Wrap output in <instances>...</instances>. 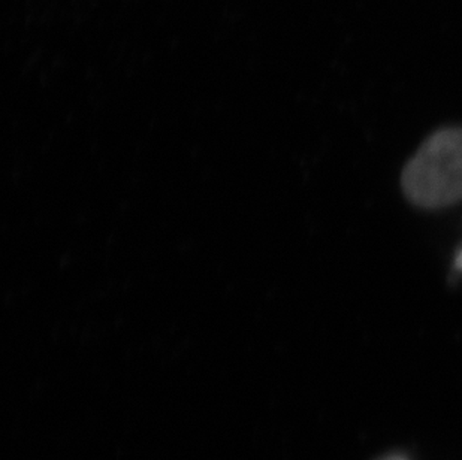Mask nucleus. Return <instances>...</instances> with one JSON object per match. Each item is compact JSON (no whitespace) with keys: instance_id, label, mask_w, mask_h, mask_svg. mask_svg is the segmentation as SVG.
I'll use <instances>...</instances> for the list:
<instances>
[{"instance_id":"obj_1","label":"nucleus","mask_w":462,"mask_h":460,"mask_svg":"<svg viewBox=\"0 0 462 460\" xmlns=\"http://www.w3.org/2000/svg\"><path fill=\"white\" fill-rule=\"evenodd\" d=\"M402 193L423 209H440L462 200V127H445L428 136L402 174Z\"/></svg>"},{"instance_id":"obj_2","label":"nucleus","mask_w":462,"mask_h":460,"mask_svg":"<svg viewBox=\"0 0 462 460\" xmlns=\"http://www.w3.org/2000/svg\"><path fill=\"white\" fill-rule=\"evenodd\" d=\"M382 460H407L406 457L402 456V455H393V456L384 457Z\"/></svg>"},{"instance_id":"obj_3","label":"nucleus","mask_w":462,"mask_h":460,"mask_svg":"<svg viewBox=\"0 0 462 460\" xmlns=\"http://www.w3.org/2000/svg\"><path fill=\"white\" fill-rule=\"evenodd\" d=\"M458 268H459V270H462V253H461V256H459V259H458Z\"/></svg>"}]
</instances>
